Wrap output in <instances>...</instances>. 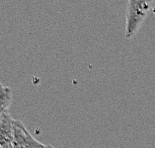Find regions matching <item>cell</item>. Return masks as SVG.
Masks as SVG:
<instances>
[{
  "instance_id": "3",
  "label": "cell",
  "mask_w": 155,
  "mask_h": 148,
  "mask_svg": "<svg viewBox=\"0 0 155 148\" xmlns=\"http://www.w3.org/2000/svg\"><path fill=\"white\" fill-rule=\"evenodd\" d=\"M13 122L9 111H2L0 115V148H13Z\"/></svg>"
},
{
  "instance_id": "2",
  "label": "cell",
  "mask_w": 155,
  "mask_h": 148,
  "mask_svg": "<svg viewBox=\"0 0 155 148\" xmlns=\"http://www.w3.org/2000/svg\"><path fill=\"white\" fill-rule=\"evenodd\" d=\"M45 144L39 142L29 133L28 129L20 120L13 122V148H43Z\"/></svg>"
},
{
  "instance_id": "4",
  "label": "cell",
  "mask_w": 155,
  "mask_h": 148,
  "mask_svg": "<svg viewBox=\"0 0 155 148\" xmlns=\"http://www.w3.org/2000/svg\"><path fill=\"white\" fill-rule=\"evenodd\" d=\"M0 107H1V112L2 111H8L9 106L11 104L12 101V91L9 87H5L1 85V91H0Z\"/></svg>"
},
{
  "instance_id": "5",
  "label": "cell",
  "mask_w": 155,
  "mask_h": 148,
  "mask_svg": "<svg viewBox=\"0 0 155 148\" xmlns=\"http://www.w3.org/2000/svg\"><path fill=\"white\" fill-rule=\"evenodd\" d=\"M43 148H54V147L52 146V145H50V144H45Z\"/></svg>"
},
{
  "instance_id": "1",
  "label": "cell",
  "mask_w": 155,
  "mask_h": 148,
  "mask_svg": "<svg viewBox=\"0 0 155 148\" xmlns=\"http://www.w3.org/2000/svg\"><path fill=\"white\" fill-rule=\"evenodd\" d=\"M153 0H128L125 37L132 38L146 19Z\"/></svg>"
}]
</instances>
